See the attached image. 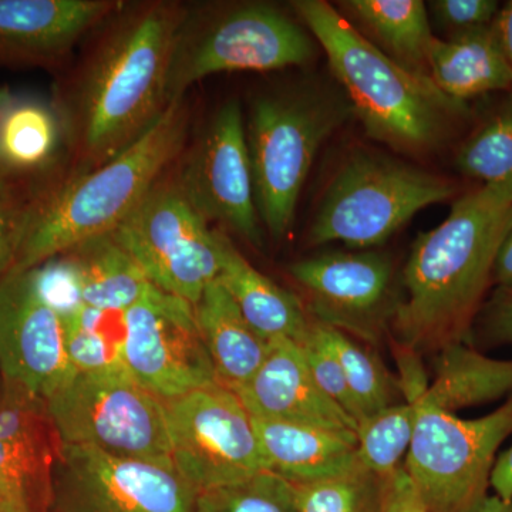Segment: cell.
Masks as SVG:
<instances>
[{
	"label": "cell",
	"instance_id": "30",
	"mask_svg": "<svg viewBox=\"0 0 512 512\" xmlns=\"http://www.w3.org/2000/svg\"><path fill=\"white\" fill-rule=\"evenodd\" d=\"M319 330L342 366L350 392L355 397L363 420L384 407L396 404L397 382L384 370L380 360L367 352L342 329L318 320Z\"/></svg>",
	"mask_w": 512,
	"mask_h": 512
},
{
	"label": "cell",
	"instance_id": "33",
	"mask_svg": "<svg viewBox=\"0 0 512 512\" xmlns=\"http://www.w3.org/2000/svg\"><path fill=\"white\" fill-rule=\"evenodd\" d=\"M195 512H299L295 485L271 471L201 491Z\"/></svg>",
	"mask_w": 512,
	"mask_h": 512
},
{
	"label": "cell",
	"instance_id": "14",
	"mask_svg": "<svg viewBox=\"0 0 512 512\" xmlns=\"http://www.w3.org/2000/svg\"><path fill=\"white\" fill-rule=\"evenodd\" d=\"M126 366L164 403L220 383L194 306L164 291L128 309Z\"/></svg>",
	"mask_w": 512,
	"mask_h": 512
},
{
	"label": "cell",
	"instance_id": "6",
	"mask_svg": "<svg viewBox=\"0 0 512 512\" xmlns=\"http://www.w3.org/2000/svg\"><path fill=\"white\" fill-rule=\"evenodd\" d=\"M313 52L312 35L269 3L187 6L174 40L168 104L214 74L285 69L309 62Z\"/></svg>",
	"mask_w": 512,
	"mask_h": 512
},
{
	"label": "cell",
	"instance_id": "20",
	"mask_svg": "<svg viewBox=\"0 0 512 512\" xmlns=\"http://www.w3.org/2000/svg\"><path fill=\"white\" fill-rule=\"evenodd\" d=\"M266 471L292 484L313 483L349 473L360 466L356 443L338 434L252 417Z\"/></svg>",
	"mask_w": 512,
	"mask_h": 512
},
{
	"label": "cell",
	"instance_id": "26",
	"mask_svg": "<svg viewBox=\"0 0 512 512\" xmlns=\"http://www.w3.org/2000/svg\"><path fill=\"white\" fill-rule=\"evenodd\" d=\"M64 254L79 271L84 305L128 311L161 292L111 234L89 239Z\"/></svg>",
	"mask_w": 512,
	"mask_h": 512
},
{
	"label": "cell",
	"instance_id": "19",
	"mask_svg": "<svg viewBox=\"0 0 512 512\" xmlns=\"http://www.w3.org/2000/svg\"><path fill=\"white\" fill-rule=\"evenodd\" d=\"M123 5L119 0H0V64L59 62Z\"/></svg>",
	"mask_w": 512,
	"mask_h": 512
},
{
	"label": "cell",
	"instance_id": "39",
	"mask_svg": "<svg viewBox=\"0 0 512 512\" xmlns=\"http://www.w3.org/2000/svg\"><path fill=\"white\" fill-rule=\"evenodd\" d=\"M382 512H426L403 466L386 480Z\"/></svg>",
	"mask_w": 512,
	"mask_h": 512
},
{
	"label": "cell",
	"instance_id": "34",
	"mask_svg": "<svg viewBox=\"0 0 512 512\" xmlns=\"http://www.w3.org/2000/svg\"><path fill=\"white\" fill-rule=\"evenodd\" d=\"M301 348L319 389L333 403L338 404L343 412L359 423L362 416H360L355 397L350 392L348 380H346L335 353L330 350L328 343L320 333L318 322H312L308 336L301 343Z\"/></svg>",
	"mask_w": 512,
	"mask_h": 512
},
{
	"label": "cell",
	"instance_id": "31",
	"mask_svg": "<svg viewBox=\"0 0 512 512\" xmlns=\"http://www.w3.org/2000/svg\"><path fill=\"white\" fill-rule=\"evenodd\" d=\"M456 165L483 185H512V97L461 144Z\"/></svg>",
	"mask_w": 512,
	"mask_h": 512
},
{
	"label": "cell",
	"instance_id": "42",
	"mask_svg": "<svg viewBox=\"0 0 512 512\" xmlns=\"http://www.w3.org/2000/svg\"><path fill=\"white\" fill-rule=\"evenodd\" d=\"M493 282L504 291L512 289V227L508 229L495 255Z\"/></svg>",
	"mask_w": 512,
	"mask_h": 512
},
{
	"label": "cell",
	"instance_id": "3",
	"mask_svg": "<svg viewBox=\"0 0 512 512\" xmlns=\"http://www.w3.org/2000/svg\"><path fill=\"white\" fill-rule=\"evenodd\" d=\"M190 126L184 100L174 101L126 150L74 175L25 212L13 271H29L89 239L113 234L181 156Z\"/></svg>",
	"mask_w": 512,
	"mask_h": 512
},
{
	"label": "cell",
	"instance_id": "1",
	"mask_svg": "<svg viewBox=\"0 0 512 512\" xmlns=\"http://www.w3.org/2000/svg\"><path fill=\"white\" fill-rule=\"evenodd\" d=\"M185 9L168 0L124 2L100 26L56 106L76 174L126 150L170 106L168 72Z\"/></svg>",
	"mask_w": 512,
	"mask_h": 512
},
{
	"label": "cell",
	"instance_id": "17",
	"mask_svg": "<svg viewBox=\"0 0 512 512\" xmlns=\"http://www.w3.org/2000/svg\"><path fill=\"white\" fill-rule=\"evenodd\" d=\"M234 392L254 419L315 427L356 443V421L319 389L292 340L272 342L258 372Z\"/></svg>",
	"mask_w": 512,
	"mask_h": 512
},
{
	"label": "cell",
	"instance_id": "29",
	"mask_svg": "<svg viewBox=\"0 0 512 512\" xmlns=\"http://www.w3.org/2000/svg\"><path fill=\"white\" fill-rule=\"evenodd\" d=\"M416 407L396 403L370 414L357 423L356 453L360 466L389 478L403 466L412 443Z\"/></svg>",
	"mask_w": 512,
	"mask_h": 512
},
{
	"label": "cell",
	"instance_id": "35",
	"mask_svg": "<svg viewBox=\"0 0 512 512\" xmlns=\"http://www.w3.org/2000/svg\"><path fill=\"white\" fill-rule=\"evenodd\" d=\"M40 298L64 319L84 306L82 279L66 254L53 256L29 269Z\"/></svg>",
	"mask_w": 512,
	"mask_h": 512
},
{
	"label": "cell",
	"instance_id": "10",
	"mask_svg": "<svg viewBox=\"0 0 512 512\" xmlns=\"http://www.w3.org/2000/svg\"><path fill=\"white\" fill-rule=\"evenodd\" d=\"M111 235L157 288L192 306L220 278L224 234L191 207L174 178H161Z\"/></svg>",
	"mask_w": 512,
	"mask_h": 512
},
{
	"label": "cell",
	"instance_id": "16",
	"mask_svg": "<svg viewBox=\"0 0 512 512\" xmlns=\"http://www.w3.org/2000/svg\"><path fill=\"white\" fill-rule=\"evenodd\" d=\"M289 274L308 292L320 322L367 332L390 298L393 266L377 252H328L289 266Z\"/></svg>",
	"mask_w": 512,
	"mask_h": 512
},
{
	"label": "cell",
	"instance_id": "24",
	"mask_svg": "<svg viewBox=\"0 0 512 512\" xmlns=\"http://www.w3.org/2000/svg\"><path fill=\"white\" fill-rule=\"evenodd\" d=\"M512 396V360H497L454 343L437 352L429 389L414 407L458 410Z\"/></svg>",
	"mask_w": 512,
	"mask_h": 512
},
{
	"label": "cell",
	"instance_id": "13",
	"mask_svg": "<svg viewBox=\"0 0 512 512\" xmlns=\"http://www.w3.org/2000/svg\"><path fill=\"white\" fill-rule=\"evenodd\" d=\"M174 181L205 221L218 222L261 247L245 121L237 100L222 104L212 116Z\"/></svg>",
	"mask_w": 512,
	"mask_h": 512
},
{
	"label": "cell",
	"instance_id": "28",
	"mask_svg": "<svg viewBox=\"0 0 512 512\" xmlns=\"http://www.w3.org/2000/svg\"><path fill=\"white\" fill-rule=\"evenodd\" d=\"M62 322L64 348L73 370L127 372V311L84 305Z\"/></svg>",
	"mask_w": 512,
	"mask_h": 512
},
{
	"label": "cell",
	"instance_id": "37",
	"mask_svg": "<svg viewBox=\"0 0 512 512\" xmlns=\"http://www.w3.org/2000/svg\"><path fill=\"white\" fill-rule=\"evenodd\" d=\"M394 355L399 366V380H397L399 393L402 394L404 403L414 406L427 392L430 384L421 363V353L396 343Z\"/></svg>",
	"mask_w": 512,
	"mask_h": 512
},
{
	"label": "cell",
	"instance_id": "9",
	"mask_svg": "<svg viewBox=\"0 0 512 512\" xmlns=\"http://www.w3.org/2000/svg\"><path fill=\"white\" fill-rule=\"evenodd\" d=\"M45 402L64 446L173 464L165 403L130 373L73 370Z\"/></svg>",
	"mask_w": 512,
	"mask_h": 512
},
{
	"label": "cell",
	"instance_id": "5",
	"mask_svg": "<svg viewBox=\"0 0 512 512\" xmlns=\"http://www.w3.org/2000/svg\"><path fill=\"white\" fill-rule=\"evenodd\" d=\"M353 113L345 94L289 89L256 97L245 126L259 220L275 238L291 228L320 146Z\"/></svg>",
	"mask_w": 512,
	"mask_h": 512
},
{
	"label": "cell",
	"instance_id": "41",
	"mask_svg": "<svg viewBox=\"0 0 512 512\" xmlns=\"http://www.w3.org/2000/svg\"><path fill=\"white\" fill-rule=\"evenodd\" d=\"M490 487L495 497L505 503H512V446L495 460Z\"/></svg>",
	"mask_w": 512,
	"mask_h": 512
},
{
	"label": "cell",
	"instance_id": "38",
	"mask_svg": "<svg viewBox=\"0 0 512 512\" xmlns=\"http://www.w3.org/2000/svg\"><path fill=\"white\" fill-rule=\"evenodd\" d=\"M22 217L23 214L19 215L0 191V282L9 274L15 261Z\"/></svg>",
	"mask_w": 512,
	"mask_h": 512
},
{
	"label": "cell",
	"instance_id": "4",
	"mask_svg": "<svg viewBox=\"0 0 512 512\" xmlns=\"http://www.w3.org/2000/svg\"><path fill=\"white\" fill-rule=\"evenodd\" d=\"M292 8L325 50L353 114L375 140L420 153L443 140L450 120L468 113L467 104L384 55L329 3L298 0Z\"/></svg>",
	"mask_w": 512,
	"mask_h": 512
},
{
	"label": "cell",
	"instance_id": "25",
	"mask_svg": "<svg viewBox=\"0 0 512 512\" xmlns=\"http://www.w3.org/2000/svg\"><path fill=\"white\" fill-rule=\"evenodd\" d=\"M369 39L397 64L427 77L431 33L429 9L421 0H349L340 3ZM431 80V79H430Z\"/></svg>",
	"mask_w": 512,
	"mask_h": 512
},
{
	"label": "cell",
	"instance_id": "8",
	"mask_svg": "<svg viewBox=\"0 0 512 512\" xmlns=\"http://www.w3.org/2000/svg\"><path fill=\"white\" fill-rule=\"evenodd\" d=\"M512 434V396L480 419L416 407L403 468L426 512H478L488 498L497 451Z\"/></svg>",
	"mask_w": 512,
	"mask_h": 512
},
{
	"label": "cell",
	"instance_id": "46",
	"mask_svg": "<svg viewBox=\"0 0 512 512\" xmlns=\"http://www.w3.org/2000/svg\"><path fill=\"white\" fill-rule=\"evenodd\" d=\"M0 168H2V163H0Z\"/></svg>",
	"mask_w": 512,
	"mask_h": 512
},
{
	"label": "cell",
	"instance_id": "12",
	"mask_svg": "<svg viewBox=\"0 0 512 512\" xmlns=\"http://www.w3.org/2000/svg\"><path fill=\"white\" fill-rule=\"evenodd\" d=\"M198 494L174 464L62 444L47 512H195Z\"/></svg>",
	"mask_w": 512,
	"mask_h": 512
},
{
	"label": "cell",
	"instance_id": "22",
	"mask_svg": "<svg viewBox=\"0 0 512 512\" xmlns=\"http://www.w3.org/2000/svg\"><path fill=\"white\" fill-rule=\"evenodd\" d=\"M218 281L237 303L248 325L266 342L292 340L301 345L308 336L312 320L306 316L299 299L256 271L227 235H224Z\"/></svg>",
	"mask_w": 512,
	"mask_h": 512
},
{
	"label": "cell",
	"instance_id": "21",
	"mask_svg": "<svg viewBox=\"0 0 512 512\" xmlns=\"http://www.w3.org/2000/svg\"><path fill=\"white\" fill-rule=\"evenodd\" d=\"M431 82L448 99L467 100L491 92H511L510 64L495 23L436 39L429 53Z\"/></svg>",
	"mask_w": 512,
	"mask_h": 512
},
{
	"label": "cell",
	"instance_id": "40",
	"mask_svg": "<svg viewBox=\"0 0 512 512\" xmlns=\"http://www.w3.org/2000/svg\"><path fill=\"white\" fill-rule=\"evenodd\" d=\"M485 326L491 338L512 343V289H500L485 311Z\"/></svg>",
	"mask_w": 512,
	"mask_h": 512
},
{
	"label": "cell",
	"instance_id": "2",
	"mask_svg": "<svg viewBox=\"0 0 512 512\" xmlns=\"http://www.w3.org/2000/svg\"><path fill=\"white\" fill-rule=\"evenodd\" d=\"M511 227L512 185H483L419 235L404 266L406 298L394 308L397 343L419 353L464 343Z\"/></svg>",
	"mask_w": 512,
	"mask_h": 512
},
{
	"label": "cell",
	"instance_id": "18",
	"mask_svg": "<svg viewBox=\"0 0 512 512\" xmlns=\"http://www.w3.org/2000/svg\"><path fill=\"white\" fill-rule=\"evenodd\" d=\"M60 447L45 400L0 379V491L47 512Z\"/></svg>",
	"mask_w": 512,
	"mask_h": 512
},
{
	"label": "cell",
	"instance_id": "45",
	"mask_svg": "<svg viewBox=\"0 0 512 512\" xmlns=\"http://www.w3.org/2000/svg\"><path fill=\"white\" fill-rule=\"evenodd\" d=\"M478 512H512V503H505L495 495H488L487 500Z\"/></svg>",
	"mask_w": 512,
	"mask_h": 512
},
{
	"label": "cell",
	"instance_id": "36",
	"mask_svg": "<svg viewBox=\"0 0 512 512\" xmlns=\"http://www.w3.org/2000/svg\"><path fill=\"white\" fill-rule=\"evenodd\" d=\"M427 9L451 36L491 25L501 8L495 0H434Z\"/></svg>",
	"mask_w": 512,
	"mask_h": 512
},
{
	"label": "cell",
	"instance_id": "27",
	"mask_svg": "<svg viewBox=\"0 0 512 512\" xmlns=\"http://www.w3.org/2000/svg\"><path fill=\"white\" fill-rule=\"evenodd\" d=\"M66 141L56 107L0 90V163L18 173L45 170Z\"/></svg>",
	"mask_w": 512,
	"mask_h": 512
},
{
	"label": "cell",
	"instance_id": "44",
	"mask_svg": "<svg viewBox=\"0 0 512 512\" xmlns=\"http://www.w3.org/2000/svg\"><path fill=\"white\" fill-rule=\"evenodd\" d=\"M0 512H35L26 501L0 491Z\"/></svg>",
	"mask_w": 512,
	"mask_h": 512
},
{
	"label": "cell",
	"instance_id": "7",
	"mask_svg": "<svg viewBox=\"0 0 512 512\" xmlns=\"http://www.w3.org/2000/svg\"><path fill=\"white\" fill-rule=\"evenodd\" d=\"M456 191L454 183L439 175L379 154L356 153L339 168L323 195L309 241L376 247L417 212L448 200Z\"/></svg>",
	"mask_w": 512,
	"mask_h": 512
},
{
	"label": "cell",
	"instance_id": "43",
	"mask_svg": "<svg viewBox=\"0 0 512 512\" xmlns=\"http://www.w3.org/2000/svg\"><path fill=\"white\" fill-rule=\"evenodd\" d=\"M494 23L498 36H500L501 45H503L505 57H507V62L510 64L512 76V2H508L504 8L500 9ZM510 93L512 97V87Z\"/></svg>",
	"mask_w": 512,
	"mask_h": 512
},
{
	"label": "cell",
	"instance_id": "15",
	"mask_svg": "<svg viewBox=\"0 0 512 512\" xmlns=\"http://www.w3.org/2000/svg\"><path fill=\"white\" fill-rule=\"evenodd\" d=\"M73 372L62 318L43 302L30 271L0 282V379L46 400Z\"/></svg>",
	"mask_w": 512,
	"mask_h": 512
},
{
	"label": "cell",
	"instance_id": "23",
	"mask_svg": "<svg viewBox=\"0 0 512 512\" xmlns=\"http://www.w3.org/2000/svg\"><path fill=\"white\" fill-rule=\"evenodd\" d=\"M194 315L220 383L231 390L244 386L264 363L271 343L248 325L218 279L205 288Z\"/></svg>",
	"mask_w": 512,
	"mask_h": 512
},
{
	"label": "cell",
	"instance_id": "11",
	"mask_svg": "<svg viewBox=\"0 0 512 512\" xmlns=\"http://www.w3.org/2000/svg\"><path fill=\"white\" fill-rule=\"evenodd\" d=\"M165 412L171 460L198 493L266 471L251 414L224 384L171 400Z\"/></svg>",
	"mask_w": 512,
	"mask_h": 512
},
{
	"label": "cell",
	"instance_id": "32",
	"mask_svg": "<svg viewBox=\"0 0 512 512\" xmlns=\"http://www.w3.org/2000/svg\"><path fill=\"white\" fill-rule=\"evenodd\" d=\"M387 478L357 467L340 476L295 485L299 512H382Z\"/></svg>",
	"mask_w": 512,
	"mask_h": 512
}]
</instances>
